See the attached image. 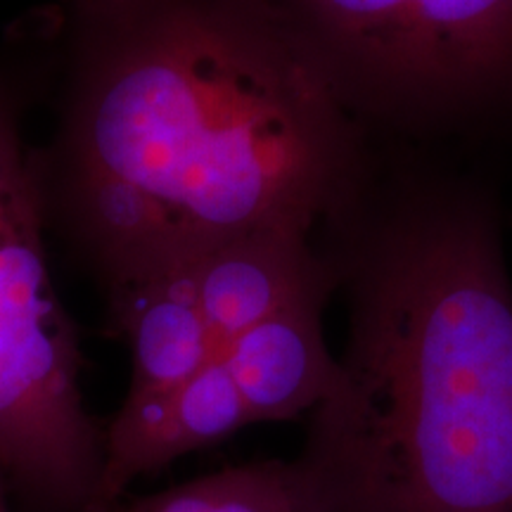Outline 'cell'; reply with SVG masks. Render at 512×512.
Listing matches in <instances>:
<instances>
[{
	"instance_id": "1",
	"label": "cell",
	"mask_w": 512,
	"mask_h": 512,
	"mask_svg": "<svg viewBox=\"0 0 512 512\" xmlns=\"http://www.w3.org/2000/svg\"><path fill=\"white\" fill-rule=\"evenodd\" d=\"M55 29L43 216L107 290L247 230L316 233L363 174L366 133L264 0H60Z\"/></svg>"
},
{
	"instance_id": "2",
	"label": "cell",
	"mask_w": 512,
	"mask_h": 512,
	"mask_svg": "<svg viewBox=\"0 0 512 512\" xmlns=\"http://www.w3.org/2000/svg\"><path fill=\"white\" fill-rule=\"evenodd\" d=\"M347 344L299 456L297 512H512V287L494 207L370 157L330 219Z\"/></svg>"
},
{
	"instance_id": "3",
	"label": "cell",
	"mask_w": 512,
	"mask_h": 512,
	"mask_svg": "<svg viewBox=\"0 0 512 512\" xmlns=\"http://www.w3.org/2000/svg\"><path fill=\"white\" fill-rule=\"evenodd\" d=\"M366 133H446L512 93V0H264Z\"/></svg>"
},
{
	"instance_id": "4",
	"label": "cell",
	"mask_w": 512,
	"mask_h": 512,
	"mask_svg": "<svg viewBox=\"0 0 512 512\" xmlns=\"http://www.w3.org/2000/svg\"><path fill=\"white\" fill-rule=\"evenodd\" d=\"M43 209L0 235V467L67 510H95L102 439L79 384V344L50 283Z\"/></svg>"
},
{
	"instance_id": "5",
	"label": "cell",
	"mask_w": 512,
	"mask_h": 512,
	"mask_svg": "<svg viewBox=\"0 0 512 512\" xmlns=\"http://www.w3.org/2000/svg\"><path fill=\"white\" fill-rule=\"evenodd\" d=\"M252 425L221 354L162 392L124 399L102 439L95 510H107L136 479Z\"/></svg>"
},
{
	"instance_id": "6",
	"label": "cell",
	"mask_w": 512,
	"mask_h": 512,
	"mask_svg": "<svg viewBox=\"0 0 512 512\" xmlns=\"http://www.w3.org/2000/svg\"><path fill=\"white\" fill-rule=\"evenodd\" d=\"M190 268L219 351L302 292L335 280L313 233L297 228L247 230L211 247Z\"/></svg>"
},
{
	"instance_id": "7",
	"label": "cell",
	"mask_w": 512,
	"mask_h": 512,
	"mask_svg": "<svg viewBox=\"0 0 512 512\" xmlns=\"http://www.w3.org/2000/svg\"><path fill=\"white\" fill-rule=\"evenodd\" d=\"M335 292L325 280L252 325L221 349L252 422L294 420L330 392L337 358L323 335V309Z\"/></svg>"
},
{
	"instance_id": "8",
	"label": "cell",
	"mask_w": 512,
	"mask_h": 512,
	"mask_svg": "<svg viewBox=\"0 0 512 512\" xmlns=\"http://www.w3.org/2000/svg\"><path fill=\"white\" fill-rule=\"evenodd\" d=\"M107 292L114 328L131 351L126 399L174 387L221 354L204 320L190 266L147 275Z\"/></svg>"
},
{
	"instance_id": "9",
	"label": "cell",
	"mask_w": 512,
	"mask_h": 512,
	"mask_svg": "<svg viewBox=\"0 0 512 512\" xmlns=\"http://www.w3.org/2000/svg\"><path fill=\"white\" fill-rule=\"evenodd\" d=\"M124 512H297L285 463H252L140 498Z\"/></svg>"
},
{
	"instance_id": "10",
	"label": "cell",
	"mask_w": 512,
	"mask_h": 512,
	"mask_svg": "<svg viewBox=\"0 0 512 512\" xmlns=\"http://www.w3.org/2000/svg\"><path fill=\"white\" fill-rule=\"evenodd\" d=\"M22 88L0 74V235L43 209L38 152L24 143Z\"/></svg>"
},
{
	"instance_id": "11",
	"label": "cell",
	"mask_w": 512,
	"mask_h": 512,
	"mask_svg": "<svg viewBox=\"0 0 512 512\" xmlns=\"http://www.w3.org/2000/svg\"><path fill=\"white\" fill-rule=\"evenodd\" d=\"M5 482H8V475H5V470L0 467V512H10L8 494H5Z\"/></svg>"
}]
</instances>
